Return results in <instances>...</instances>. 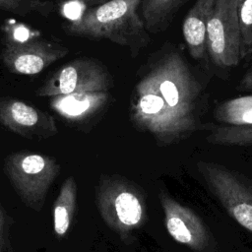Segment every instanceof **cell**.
Here are the masks:
<instances>
[{
  "mask_svg": "<svg viewBox=\"0 0 252 252\" xmlns=\"http://www.w3.org/2000/svg\"><path fill=\"white\" fill-rule=\"evenodd\" d=\"M143 0H108L85 10L65 27L68 34L106 39L138 53L150 42L139 13Z\"/></svg>",
  "mask_w": 252,
  "mask_h": 252,
  "instance_id": "obj_2",
  "label": "cell"
},
{
  "mask_svg": "<svg viewBox=\"0 0 252 252\" xmlns=\"http://www.w3.org/2000/svg\"><path fill=\"white\" fill-rule=\"evenodd\" d=\"M112 77L100 61L82 57L69 61L51 75L35 92L37 96L88 92H108Z\"/></svg>",
  "mask_w": 252,
  "mask_h": 252,
  "instance_id": "obj_5",
  "label": "cell"
},
{
  "mask_svg": "<svg viewBox=\"0 0 252 252\" xmlns=\"http://www.w3.org/2000/svg\"><path fill=\"white\" fill-rule=\"evenodd\" d=\"M94 191L96 208L104 223L121 241L130 244L133 232L147 220L143 191L134 182L118 174H102Z\"/></svg>",
  "mask_w": 252,
  "mask_h": 252,
  "instance_id": "obj_3",
  "label": "cell"
},
{
  "mask_svg": "<svg viewBox=\"0 0 252 252\" xmlns=\"http://www.w3.org/2000/svg\"><path fill=\"white\" fill-rule=\"evenodd\" d=\"M186 0H143L141 17L149 32L157 33L167 28L174 14Z\"/></svg>",
  "mask_w": 252,
  "mask_h": 252,
  "instance_id": "obj_14",
  "label": "cell"
},
{
  "mask_svg": "<svg viewBox=\"0 0 252 252\" xmlns=\"http://www.w3.org/2000/svg\"><path fill=\"white\" fill-rule=\"evenodd\" d=\"M61 166L49 156L21 151L4 159V172L12 187L30 209L39 212Z\"/></svg>",
  "mask_w": 252,
  "mask_h": 252,
  "instance_id": "obj_4",
  "label": "cell"
},
{
  "mask_svg": "<svg viewBox=\"0 0 252 252\" xmlns=\"http://www.w3.org/2000/svg\"><path fill=\"white\" fill-rule=\"evenodd\" d=\"M216 0H196L183 21L182 32L190 55L203 59L207 51V29Z\"/></svg>",
  "mask_w": 252,
  "mask_h": 252,
  "instance_id": "obj_11",
  "label": "cell"
},
{
  "mask_svg": "<svg viewBox=\"0 0 252 252\" xmlns=\"http://www.w3.org/2000/svg\"><path fill=\"white\" fill-rule=\"evenodd\" d=\"M77 2H80L84 5H90V6H94V5H98L100 3H103L105 1H108V0H75Z\"/></svg>",
  "mask_w": 252,
  "mask_h": 252,
  "instance_id": "obj_21",
  "label": "cell"
},
{
  "mask_svg": "<svg viewBox=\"0 0 252 252\" xmlns=\"http://www.w3.org/2000/svg\"><path fill=\"white\" fill-rule=\"evenodd\" d=\"M5 210L0 205V252L4 251L8 240V218Z\"/></svg>",
  "mask_w": 252,
  "mask_h": 252,
  "instance_id": "obj_19",
  "label": "cell"
},
{
  "mask_svg": "<svg viewBox=\"0 0 252 252\" xmlns=\"http://www.w3.org/2000/svg\"><path fill=\"white\" fill-rule=\"evenodd\" d=\"M207 140L213 144L252 146V127H218L212 129Z\"/></svg>",
  "mask_w": 252,
  "mask_h": 252,
  "instance_id": "obj_16",
  "label": "cell"
},
{
  "mask_svg": "<svg viewBox=\"0 0 252 252\" xmlns=\"http://www.w3.org/2000/svg\"><path fill=\"white\" fill-rule=\"evenodd\" d=\"M108 92H88L60 94L51 97L50 106L70 121H82L102 108L108 100Z\"/></svg>",
  "mask_w": 252,
  "mask_h": 252,
  "instance_id": "obj_12",
  "label": "cell"
},
{
  "mask_svg": "<svg viewBox=\"0 0 252 252\" xmlns=\"http://www.w3.org/2000/svg\"><path fill=\"white\" fill-rule=\"evenodd\" d=\"M0 9L20 16L38 14L47 17L54 11V4L49 0H0Z\"/></svg>",
  "mask_w": 252,
  "mask_h": 252,
  "instance_id": "obj_18",
  "label": "cell"
},
{
  "mask_svg": "<svg viewBox=\"0 0 252 252\" xmlns=\"http://www.w3.org/2000/svg\"><path fill=\"white\" fill-rule=\"evenodd\" d=\"M238 0H216L207 29V50L220 67L236 66L240 61Z\"/></svg>",
  "mask_w": 252,
  "mask_h": 252,
  "instance_id": "obj_8",
  "label": "cell"
},
{
  "mask_svg": "<svg viewBox=\"0 0 252 252\" xmlns=\"http://www.w3.org/2000/svg\"><path fill=\"white\" fill-rule=\"evenodd\" d=\"M201 88L183 55L169 50L155 55L134 88L130 118L159 143L170 144L196 127Z\"/></svg>",
  "mask_w": 252,
  "mask_h": 252,
  "instance_id": "obj_1",
  "label": "cell"
},
{
  "mask_svg": "<svg viewBox=\"0 0 252 252\" xmlns=\"http://www.w3.org/2000/svg\"><path fill=\"white\" fill-rule=\"evenodd\" d=\"M215 117L218 121L232 126L252 127V95L224 101L215 110Z\"/></svg>",
  "mask_w": 252,
  "mask_h": 252,
  "instance_id": "obj_15",
  "label": "cell"
},
{
  "mask_svg": "<svg viewBox=\"0 0 252 252\" xmlns=\"http://www.w3.org/2000/svg\"><path fill=\"white\" fill-rule=\"evenodd\" d=\"M77 207V183L69 176L62 183L53 205V230L58 238L64 237L72 224Z\"/></svg>",
  "mask_w": 252,
  "mask_h": 252,
  "instance_id": "obj_13",
  "label": "cell"
},
{
  "mask_svg": "<svg viewBox=\"0 0 252 252\" xmlns=\"http://www.w3.org/2000/svg\"><path fill=\"white\" fill-rule=\"evenodd\" d=\"M239 89L245 91H252V65L242 77L239 83Z\"/></svg>",
  "mask_w": 252,
  "mask_h": 252,
  "instance_id": "obj_20",
  "label": "cell"
},
{
  "mask_svg": "<svg viewBox=\"0 0 252 252\" xmlns=\"http://www.w3.org/2000/svg\"><path fill=\"white\" fill-rule=\"evenodd\" d=\"M240 60L252 55V0H238Z\"/></svg>",
  "mask_w": 252,
  "mask_h": 252,
  "instance_id": "obj_17",
  "label": "cell"
},
{
  "mask_svg": "<svg viewBox=\"0 0 252 252\" xmlns=\"http://www.w3.org/2000/svg\"><path fill=\"white\" fill-rule=\"evenodd\" d=\"M0 123L28 139H47L58 132L49 113L13 97L0 98Z\"/></svg>",
  "mask_w": 252,
  "mask_h": 252,
  "instance_id": "obj_10",
  "label": "cell"
},
{
  "mask_svg": "<svg viewBox=\"0 0 252 252\" xmlns=\"http://www.w3.org/2000/svg\"><path fill=\"white\" fill-rule=\"evenodd\" d=\"M169 235L178 243L196 252H205L211 244L209 231L202 220L188 207L178 203L165 192L158 193Z\"/></svg>",
  "mask_w": 252,
  "mask_h": 252,
  "instance_id": "obj_9",
  "label": "cell"
},
{
  "mask_svg": "<svg viewBox=\"0 0 252 252\" xmlns=\"http://www.w3.org/2000/svg\"><path fill=\"white\" fill-rule=\"evenodd\" d=\"M198 169L231 218L252 232V185L238 173L213 162H199Z\"/></svg>",
  "mask_w": 252,
  "mask_h": 252,
  "instance_id": "obj_6",
  "label": "cell"
},
{
  "mask_svg": "<svg viewBox=\"0 0 252 252\" xmlns=\"http://www.w3.org/2000/svg\"><path fill=\"white\" fill-rule=\"evenodd\" d=\"M69 49L56 41L37 35L6 37L1 58L6 69L17 75H36L65 57Z\"/></svg>",
  "mask_w": 252,
  "mask_h": 252,
  "instance_id": "obj_7",
  "label": "cell"
}]
</instances>
